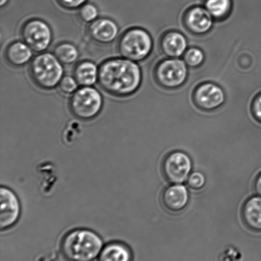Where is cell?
<instances>
[{"mask_svg": "<svg viewBox=\"0 0 261 261\" xmlns=\"http://www.w3.org/2000/svg\"><path fill=\"white\" fill-rule=\"evenodd\" d=\"M98 83L107 93L125 97L139 88L142 73L137 63L128 59L114 58L105 61L98 70Z\"/></svg>", "mask_w": 261, "mask_h": 261, "instance_id": "cell-1", "label": "cell"}, {"mask_svg": "<svg viewBox=\"0 0 261 261\" xmlns=\"http://www.w3.org/2000/svg\"><path fill=\"white\" fill-rule=\"evenodd\" d=\"M103 249L100 237L91 230L79 229L63 238L61 251L67 261H93Z\"/></svg>", "mask_w": 261, "mask_h": 261, "instance_id": "cell-2", "label": "cell"}, {"mask_svg": "<svg viewBox=\"0 0 261 261\" xmlns=\"http://www.w3.org/2000/svg\"><path fill=\"white\" fill-rule=\"evenodd\" d=\"M31 78L40 88L50 89L60 84L63 69L56 56L43 53L36 56L30 66Z\"/></svg>", "mask_w": 261, "mask_h": 261, "instance_id": "cell-3", "label": "cell"}, {"mask_svg": "<svg viewBox=\"0 0 261 261\" xmlns=\"http://www.w3.org/2000/svg\"><path fill=\"white\" fill-rule=\"evenodd\" d=\"M152 48V40L146 31L133 28L126 31L120 38L118 50L125 58L140 61L147 57Z\"/></svg>", "mask_w": 261, "mask_h": 261, "instance_id": "cell-4", "label": "cell"}, {"mask_svg": "<svg viewBox=\"0 0 261 261\" xmlns=\"http://www.w3.org/2000/svg\"><path fill=\"white\" fill-rule=\"evenodd\" d=\"M102 106L103 99L100 93L90 86H83L76 90L70 101L71 113L83 120L95 117L101 111Z\"/></svg>", "mask_w": 261, "mask_h": 261, "instance_id": "cell-5", "label": "cell"}, {"mask_svg": "<svg viewBox=\"0 0 261 261\" xmlns=\"http://www.w3.org/2000/svg\"><path fill=\"white\" fill-rule=\"evenodd\" d=\"M52 36L49 26L40 19L28 20L21 29L23 41L36 52L47 50L52 41Z\"/></svg>", "mask_w": 261, "mask_h": 261, "instance_id": "cell-6", "label": "cell"}, {"mask_svg": "<svg viewBox=\"0 0 261 261\" xmlns=\"http://www.w3.org/2000/svg\"><path fill=\"white\" fill-rule=\"evenodd\" d=\"M192 162L186 153L175 151L166 156L163 162V173L165 178L173 184H180L190 175Z\"/></svg>", "mask_w": 261, "mask_h": 261, "instance_id": "cell-7", "label": "cell"}, {"mask_svg": "<svg viewBox=\"0 0 261 261\" xmlns=\"http://www.w3.org/2000/svg\"><path fill=\"white\" fill-rule=\"evenodd\" d=\"M159 81L168 88L180 86L188 76V68L184 61L169 59L163 61L157 69Z\"/></svg>", "mask_w": 261, "mask_h": 261, "instance_id": "cell-8", "label": "cell"}, {"mask_svg": "<svg viewBox=\"0 0 261 261\" xmlns=\"http://www.w3.org/2000/svg\"><path fill=\"white\" fill-rule=\"evenodd\" d=\"M0 227L6 230L17 223L20 214L19 199L14 192L6 186L0 188Z\"/></svg>", "mask_w": 261, "mask_h": 261, "instance_id": "cell-9", "label": "cell"}, {"mask_svg": "<svg viewBox=\"0 0 261 261\" xmlns=\"http://www.w3.org/2000/svg\"><path fill=\"white\" fill-rule=\"evenodd\" d=\"M189 196L188 189L181 184H173L166 187L161 196L163 205L167 210L178 212L188 205Z\"/></svg>", "mask_w": 261, "mask_h": 261, "instance_id": "cell-10", "label": "cell"}, {"mask_svg": "<svg viewBox=\"0 0 261 261\" xmlns=\"http://www.w3.org/2000/svg\"><path fill=\"white\" fill-rule=\"evenodd\" d=\"M195 99L199 106L206 109H213L224 103L225 96L220 87L216 84L207 83L197 89Z\"/></svg>", "mask_w": 261, "mask_h": 261, "instance_id": "cell-11", "label": "cell"}, {"mask_svg": "<svg viewBox=\"0 0 261 261\" xmlns=\"http://www.w3.org/2000/svg\"><path fill=\"white\" fill-rule=\"evenodd\" d=\"M189 30L198 34L208 32L213 25L212 16L206 8L196 7L189 10L186 17Z\"/></svg>", "mask_w": 261, "mask_h": 261, "instance_id": "cell-12", "label": "cell"}, {"mask_svg": "<svg viewBox=\"0 0 261 261\" xmlns=\"http://www.w3.org/2000/svg\"><path fill=\"white\" fill-rule=\"evenodd\" d=\"M89 34L93 40L102 43L112 42L118 33V27L113 20L99 19L94 20L89 28Z\"/></svg>", "mask_w": 261, "mask_h": 261, "instance_id": "cell-13", "label": "cell"}, {"mask_svg": "<svg viewBox=\"0 0 261 261\" xmlns=\"http://www.w3.org/2000/svg\"><path fill=\"white\" fill-rule=\"evenodd\" d=\"M242 217L248 228L261 231V197H252L245 202L242 208Z\"/></svg>", "mask_w": 261, "mask_h": 261, "instance_id": "cell-14", "label": "cell"}, {"mask_svg": "<svg viewBox=\"0 0 261 261\" xmlns=\"http://www.w3.org/2000/svg\"><path fill=\"white\" fill-rule=\"evenodd\" d=\"M32 56V49L27 43L15 42L8 46L5 51V58L10 65L20 66L25 65Z\"/></svg>", "mask_w": 261, "mask_h": 261, "instance_id": "cell-15", "label": "cell"}, {"mask_svg": "<svg viewBox=\"0 0 261 261\" xmlns=\"http://www.w3.org/2000/svg\"><path fill=\"white\" fill-rule=\"evenodd\" d=\"M132 254L127 245L120 242H112L103 247L99 261H132Z\"/></svg>", "mask_w": 261, "mask_h": 261, "instance_id": "cell-16", "label": "cell"}, {"mask_svg": "<svg viewBox=\"0 0 261 261\" xmlns=\"http://www.w3.org/2000/svg\"><path fill=\"white\" fill-rule=\"evenodd\" d=\"M164 52L171 57H180L188 47L185 37L181 33L170 32L165 36L162 43Z\"/></svg>", "mask_w": 261, "mask_h": 261, "instance_id": "cell-17", "label": "cell"}, {"mask_svg": "<svg viewBox=\"0 0 261 261\" xmlns=\"http://www.w3.org/2000/svg\"><path fill=\"white\" fill-rule=\"evenodd\" d=\"M74 77L79 85L90 86L98 80V68L91 61H83L76 66Z\"/></svg>", "mask_w": 261, "mask_h": 261, "instance_id": "cell-18", "label": "cell"}, {"mask_svg": "<svg viewBox=\"0 0 261 261\" xmlns=\"http://www.w3.org/2000/svg\"><path fill=\"white\" fill-rule=\"evenodd\" d=\"M205 8L216 19H222L229 14L232 0H206Z\"/></svg>", "mask_w": 261, "mask_h": 261, "instance_id": "cell-19", "label": "cell"}, {"mask_svg": "<svg viewBox=\"0 0 261 261\" xmlns=\"http://www.w3.org/2000/svg\"><path fill=\"white\" fill-rule=\"evenodd\" d=\"M55 55L60 62L71 64L76 60L79 53L73 45L69 43H63L55 48Z\"/></svg>", "mask_w": 261, "mask_h": 261, "instance_id": "cell-20", "label": "cell"}, {"mask_svg": "<svg viewBox=\"0 0 261 261\" xmlns=\"http://www.w3.org/2000/svg\"><path fill=\"white\" fill-rule=\"evenodd\" d=\"M203 51L198 48H191L187 51L185 55L186 63L191 66L200 65L204 60Z\"/></svg>", "mask_w": 261, "mask_h": 261, "instance_id": "cell-21", "label": "cell"}, {"mask_svg": "<svg viewBox=\"0 0 261 261\" xmlns=\"http://www.w3.org/2000/svg\"><path fill=\"white\" fill-rule=\"evenodd\" d=\"M79 15L84 21L93 22L98 16V10L94 5H84L79 12Z\"/></svg>", "mask_w": 261, "mask_h": 261, "instance_id": "cell-22", "label": "cell"}, {"mask_svg": "<svg viewBox=\"0 0 261 261\" xmlns=\"http://www.w3.org/2000/svg\"><path fill=\"white\" fill-rule=\"evenodd\" d=\"M60 88L63 93L71 94L75 93L77 89L78 83L75 78L71 76H65L61 79L60 84Z\"/></svg>", "mask_w": 261, "mask_h": 261, "instance_id": "cell-23", "label": "cell"}, {"mask_svg": "<svg viewBox=\"0 0 261 261\" xmlns=\"http://www.w3.org/2000/svg\"><path fill=\"white\" fill-rule=\"evenodd\" d=\"M205 176L200 172H194L189 176L188 185L194 190H199L205 185Z\"/></svg>", "mask_w": 261, "mask_h": 261, "instance_id": "cell-24", "label": "cell"}, {"mask_svg": "<svg viewBox=\"0 0 261 261\" xmlns=\"http://www.w3.org/2000/svg\"><path fill=\"white\" fill-rule=\"evenodd\" d=\"M87 0H57L58 4L68 9H75L85 4Z\"/></svg>", "mask_w": 261, "mask_h": 261, "instance_id": "cell-25", "label": "cell"}, {"mask_svg": "<svg viewBox=\"0 0 261 261\" xmlns=\"http://www.w3.org/2000/svg\"><path fill=\"white\" fill-rule=\"evenodd\" d=\"M252 111L255 118L261 123V93L255 97L253 103Z\"/></svg>", "mask_w": 261, "mask_h": 261, "instance_id": "cell-26", "label": "cell"}, {"mask_svg": "<svg viewBox=\"0 0 261 261\" xmlns=\"http://www.w3.org/2000/svg\"><path fill=\"white\" fill-rule=\"evenodd\" d=\"M254 189L258 196L261 197V173L255 180Z\"/></svg>", "mask_w": 261, "mask_h": 261, "instance_id": "cell-27", "label": "cell"}, {"mask_svg": "<svg viewBox=\"0 0 261 261\" xmlns=\"http://www.w3.org/2000/svg\"><path fill=\"white\" fill-rule=\"evenodd\" d=\"M8 0H0V5L1 7L4 6L7 4Z\"/></svg>", "mask_w": 261, "mask_h": 261, "instance_id": "cell-28", "label": "cell"}]
</instances>
